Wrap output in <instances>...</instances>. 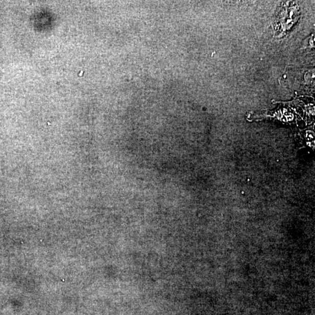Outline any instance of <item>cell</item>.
<instances>
[{
	"instance_id": "1",
	"label": "cell",
	"mask_w": 315,
	"mask_h": 315,
	"mask_svg": "<svg viewBox=\"0 0 315 315\" xmlns=\"http://www.w3.org/2000/svg\"><path fill=\"white\" fill-rule=\"evenodd\" d=\"M278 13L275 18V30H279L280 34L290 29L293 27L295 22L298 19L300 14L291 16L295 13L300 12L298 6L292 7H281Z\"/></svg>"
}]
</instances>
